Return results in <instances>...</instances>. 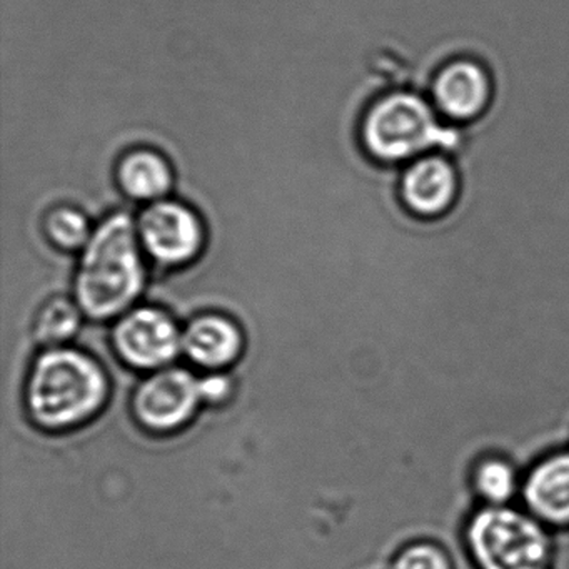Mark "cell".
<instances>
[{
    "label": "cell",
    "mask_w": 569,
    "mask_h": 569,
    "mask_svg": "<svg viewBox=\"0 0 569 569\" xmlns=\"http://www.w3.org/2000/svg\"><path fill=\"white\" fill-rule=\"evenodd\" d=\"M148 261L138 222L128 212H116L94 228L81 251L72 296L86 318L116 321L136 308L148 286Z\"/></svg>",
    "instance_id": "1"
},
{
    "label": "cell",
    "mask_w": 569,
    "mask_h": 569,
    "mask_svg": "<svg viewBox=\"0 0 569 569\" xmlns=\"http://www.w3.org/2000/svg\"><path fill=\"white\" fill-rule=\"evenodd\" d=\"M109 398L111 381L104 366L72 346L42 349L26 379V412L46 432L82 428L104 411Z\"/></svg>",
    "instance_id": "2"
},
{
    "label": "cell",
    "mask_w": 569,
    "mask_h": 569,
    "mask_svg": "<svg viewBox=\"0 0 569 569\" xmlns=\"http://www.w3.org/2000/svg\"><path fill=\"white\" fill-rule=\"evenodd\" d=\"M431 106L412 92H391L366 112L361 141L372 159L386 164L418 159L428 149L449 144Z\"/></svg>",
    "instance_id": "3"
},
{
    "label": "cell",
    "mask_w": 569,
    "mask_h": 569,
    "mask_svg": "<svg viewBox=\"0 0 569 569\" xmlns=\"http://www.w3.org/2000/svg\"><path fill=\"white\" fill-rule=\"evenodd\" d=\"M465 541L481 569H545L551 552L541 522L508 506L478 509Z\"/></svg>",
    "instance_id": "4"
},
{
    "label": "cell",
    "mask_w": 569,
    "mask_h": 569,
    "mask_svg": "<svg viewBox=\"0 0 569 569\" xmlns=\"http://www.w3.org/2000/svg\"><path fill=\"white\" fill-rule=\"evenodd\" d=\"M111 345L122 365L149 375L182 356V328L166 309L138 305L116 319Z\"/></svg>",
    "instance_id": "5"
},
{
    "label": "cell",
    "mask_w": 569,
    "mask_h": 569,
    "mask_svg": "<svg viewBox=\"0 0 569 569\" xmlns=\"http://www.w3.org/2000/svg\"><path fill=\"white\" fill-rule=\"evenodd\" d=\"M202 406L199 376L181 366L146 375L131 401L136 422L152 435H174L188 428Z\"/></svg>",
    "instance_id": "6"
},
{
    "label": "cell",
    "mask_w": 569,
    "mask_h": 569,
    "mask_svg": "<svg viewBox=\"0 0 569 569\" xmlns=\"http://www.w3.org/2000/svg\"><path fill=\"white\" fill-rule=\"evenodd\" d=\"M136 222L146 256L159 268H188L204 251V222L182 202L168 198L152 202Z\"/></svg>",
    "instance_id": "7"
},
{
    "label": "cell",
    "mask_w": 569,
    "mask_h": 569,
    "mask_svg": "<svg viewBox=\"0 0 569 569\" xmlns=\"http://www.w3.org/2000/svg\"><path fill=\"white\" fill-rule=\"evenodd\" d=\"M459 178L451 161L439 154L415 159L401 178L402 206L419 219H438L455 208Z\"/></svg>",
    "instance_id": "8"
},
{
    "label": "cell",
    "mask_w": 569,
    "mask_h": 569,
    "mask_svg": "<svg viewBox=\"0 0 569 569\" xmlns=\"http://www.w3.org/2000/svg\"><path fill=\"white\" fill-rule=\"evenodd\" d=\"M241 325L221 312H202L182 329V356L204 372L231 369L244 355Z\"/></svg>",
    "instance_id": "9"
},
{
    "label": "cell",
    "mask_w": 569,
    "mask_h": 569,
    "mask_svg": "<svg viewBox=\"0 0 569 569\" xmlns=\"http://www.w3.org/2000/svg\"><path fill=\"white\" fill-rule=\"evenodd\" d=\"M491 98L492 82L488 71L471 59L449 62L432 82V102L451 121H475L485 114Z\"/></svg>",
    "instance_id": "10"
},
{
    "label": "cell",
    "mask_w": 569,
    "mask_h": 569,
    "mask_svg": "<svg viewBox=\"0 0 569 569\" xmlns=\"http://www.w3.org/2000/svg\"><path fill=\"white\" fill-rule=\"evenodd\" d=\"M522 499L542 521L569 526V449L552 452L526 475Z\"/></svg>",
    "instance_id": "11"
},
{
    "label": "cell",
    "mask_w": 569,
    "mask_h": 569,
    "mask_svg": "<svg viewBox=\"0 0 569 569\" xmlns=\"http://www.w3.org/2000/svg\"><path fill=\"white\" fill-rule=\"evenodd\" d=\"M116 174L128 198L149 204L166 199L174 184L172 166L154 149H132L122 156Z\"/></svg>",
    "instance_id": "12"
},
{
    "label": "cell",
    "mask_w": 569,
    "mask_h": 569,
    "mask_svg": "<svg viewBox=\"0 0 569 569\" xmlns=\"http://www.w3.org/2000/svg\"><path fill=\"white\" fill-rule=\"evenodd\" d=\"M84 318L74 298L56 296L39 308L32 325V338L42 349L69 346L81 331Z\"/></svg>",
    "instance_id": "13"
},
{
    "label": "cell",
    "mask_w": 569,
    "mask_h": 569,
    "mask_svg": "<svg viewBox=\"0 0 569 569\" xmlns=\"http://www.w3.org/2000/svg\"><path fill=\"white\" fill-rule=\"evenodd\" d=\"M44 232L59 251L81 252L91 241L94 229L84 212L61 206L46 216Z\"/></svg>",
    "instance_id": "14"
},
{
    "label": "cell",
    "mask_w": 569,
    "mask_h": 569,
    "mask_svg": "<svg viewBox=\"0 0 569 569\" xmlns=\"http://www.w3.org/2000/svg\"><path fill=\"white\" fill-rule=\"evenodd\" d=\"M515 466L502 458H485L476 466L472 475L476 495L491 506H502L515 496L518 488Z\"/></svg>",
    "instance_id": "15"
},
{
    "label": "cell",
    "mask_w": 569,
    "mask_h": 569,
    "mask_svg": "<svg viewBox=\"0 0 569 569\" xmlns=\"http://www.w3.org/2000/svg\"><path fill=\"white\" fill-rule=\"evenodd\" d=\"M392 569H451V562L441 546L415 542L398 552Z\"/></svg>",
    "instance_id": "16"
},
{
    "label": "cell",
    "mask_w": 569,
    "mask_h": 569,
    "mask_svg": "<svg viewBox=\"0 0 569 569\" xmlns=\"http://www.w3.org/2000/svg\"><path fill=\"white\" fill-rule=\"evenodd\" d=\"M199 382L204 406L226 405L234 395V381L226 371L204 372L199 376Z\"/></svg>",
    "instance_id": "17"
}]
</instances>
